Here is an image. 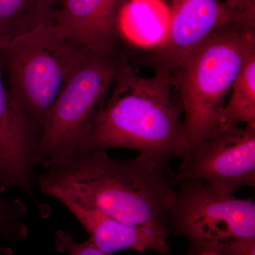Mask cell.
Here are the masks:
<instances>
[{"mask_svg":"<svg viewBox=\"0 0 255 255\" xmlns=\"http://www.w3.org/2000/svg\"><path fill=\"white\" fill-rule=\"evenodd\" d=\"M168 36L154 48L156 68L173 74L195 48L223 28L255 23V11L230 7L219 0H172Z\"/></svg>","mask_w":255,"mask_h":255,"instance_id":"obj_8","label":"cell"},{"mask_svg":"<svg viewBox=\"0 0 255 255\" xmlns=\"http://www.w3.org/2000/svg\"><path fill=\"white\" fill-rule=\"evenodd\" d=\"M184 181L204 182L228 194L255 187V127L220 129L190 149L172 176L175 187Z\"/></svg>","mask_w":255,"mask_h":255,"instance_id":"obj_7","label":"cell"},{"mask_svg":"<svg viewBox=\"0 0 255 255\" xmlns=\"http://www.w3.org/2000/svg\"><path fill=\"white\" fill-rule=\"evenodd\" d=\"M225 3L233 9L255 11L254 0H225Z\"/></svg>","mask_w":255,"mask_h":255,"instance_id":"obj_17","label":"cell"},{"mask_svg":"<svg viewBox=\"0 0 255 255\" xmlns=\"http://www.w3.org/2000/svg\"><path fill=\"white\" fill-rule=\"evenodd\" d=\"M241 124L255 127V51L248 57L233 83L221 114L220 129Z\"/></svg>","mask_w":255,"mask_h":255,"instance_id":"obj_14","label":"cell"},{"mask_svg":"<svg viewBox=\"0 0 255 255\" xmlns=\"http://www.w3.org/2000/svg\"><path fill=\"white\" fill-rule=\"evenodd\" d=\"M60 0H47L48 4H49L50 7L52 8V9L54 10L55 6L57 4V3H58V1H60Z\"/></svg>","mask_w":255,"mask_h":255,"instance_id":"obj_19","label":"cell"},{"mask_svg":"<svg viewBox=\"0 0 255 255\" xmlns=\"http://www.w3.org/2000/svg\"><path fill=\"white\" fill-rule=\"evenodd\" d=\"M127 0H60L48 21L47 33L87 51L117 52V16Z\"/></svg>","mask_w":255,"mask_h":255,"instance_id":"obj_10","label":"cell"},{"mask_svg":"<svg viewBox=\"0 0 255 255\" xmlns=\"http://www.w3.org/2000/svg\"><path fill=\"white\" fill-rule=\"evenodd\" d=\"M197 255H222L221 254H219V253H214V252H201V253H199Z\"/></svg>","mask_w":255,"mask_h":255,"instance_id":"obj_20","label":"cell"},{"mask_svg":"<svg viewBox=\"0 0 255 255\" xmlns=\"http://www.w3.org/2000/svg\"><path fill=\"white\" fill-rule=\"evenodd\" d=\"M52 13L47 0H0V46L34 31Z\"/></svg>","mask_w":255,"mask_h":255,"instance_id":"obj_13","label":"cell"},{"mask_svg":"<svg viewBox=\"0 0 255 255\" xmlns=\"http://www.w3.org/2000/svg\"><path fill=\"white\" fill-rule=\"evenodd\" d=\"M53 197L73 215L88 233L92 243L107 255L127 250L167 254L170 250L166 240L117 221L71 196L59 193Z\"/></svg>","mask_w":255,"mask_h":255,"instance_id":"obj_11","label":"cell"},{"mask_svg":"<svg viewBox=\"0 0 255 255\" xmlns=\"http://www.w3.org/2000/svg\"><path fill=\"white\" fill-rule=\"evenodd\" d=\"M89 52L50 36L43 23L0 46L9 91L40 137L47 114Z\"/></svg>","mask_w":255,"mask_h":255,"instance_id":"obj_5","label":"cell"},{"mask_svg":"<svg viewBox=\"0 0 255 255\" xmlns=\"http://www.w3.org/2000/svg\"><path fill=\"white\" fill-rule=\"evenodd\" d=\"M255 51V23L235 25L213 33L172 74L189 150L220 130L228 94Z\"/></svg>","mask_w":255,"mask_h":255,"instance_id":"obj_3","label":"cell"},{"mask_svg":"<svg viewBox=\"0 0 255 255\" xmlns=\"http://www.w3.org/2000/svg\"><path fill=\"white\" fill-rule=\"evenodd\" d=\"M39 140L11 95L0 64V193L19 189L37 202L35 156Z\"/></svg>","mask_w":255,"mask_h":255,"instance_id":"obj_9","label":"cell"},{"mask_svg":"<svg viewBox=\"0 0 255 255\" xmlns=\"http://www.w3.org/2000/svg\"><path fill=\"white\" fill-rule=\"evenodd\" d=\"M0 255H15L14 252L9 248H2L0 249Z\"/></svg>","mask_w":255,"mask_h":255,"instance_id":"obj_18","label":"cell"},{"mask_svg":"<svg viewBox=\"0 0 255 255\" xmlns=\"http://www.w3.org/2000/svg\"><path fill=\"white\" fill-rule=\"evenodd\" d=\"M168 169L144 156L114 158L107 150L77 152L36 177V187L64 194L121 222L167 241L177 189Z\"/></svg>","mask_w":255,"mask_h":255,"instance_id":"obj_1","label":"cell"},{"mask_svg":"<svg viewBox=\"0 0 255 255\" xmlns=\"http://www.w3.org/2000/svg\"><path fill=\"white\" fill-rule=\"evenodd\" d=\"M26 206L19 199L0 197V238L17 243L28 237Z\"/></svg>","mask_w":255,"mask_h":255,"instance_id":"obj_15","label":"cell"},{"mask_svg":"<svg viewBox=\"0 0 255 255\" xmlns=\"http://www.w3.org/2000/svg\"><path fill=\"white\" fill-rule=\"evenodd\" d=\"M55 245L60 253L68 255H107L97 248L90 239L78 242L70 233L59 230L55 235Z\"/></svg>","mask_w":255,"mask_h":255,"instance_id":"obj_16","label":"cell"},{"mask_svg":"<svg viewBox=\"0 0 255 255\" xmlns=\"http://www.w3.org/2000/svg\"><path fill=\"white\" fill-rule=\"evenodd\" d=\"M169 225L201 252L224 255L235 242L255 238V203L199 181L177 186Z\"/></svg>","mask_w":255,"mask_h":255,"instance_id":"obj_6","label":"cell"},{"mask_svg":"<svg viewBox=\"0 0 255 255\" xmlns=\"http://www.w3.org/2000/svg\"><path fill=\"white\" fill-rule=\"evenodd\" d=\"M171 18L163 0H127L117 16V32L133 46L155 48L167 39Z\"/></svg>","mask_w":255,"mask_h":255,"instance_id":"obj_12","label":"cell"},{"mask_svg":"<svg viewBox=\"0 0 255 255\" xmlns=\"http://www.w3.org/2000/svg\"><path fill=\"white\" fill-rule=\"evenodd\" d=\"M121 59L117 52L85 55L47 114L36 167L48 168L78 152L105 107Z\"/></svg>","mask_w":255,"mask_h":255,"instance_id":"obj_4","label":"cell"},{"mask_svg":"<svg viewBox=\"0 0 255 255\" xmlns=\"http://www.w3.org/2000/svg\"><path fill=\"white\" fill-rule=\"evenodd\" d=\"M172 87L167 69L143 78L122 57L105 107L77 152L130 149L167 169L184 158L189 141Z\"/></svg>","mask_w":255,"mask_h":255,"instance_id":"obj_2","label":"cell"}]
</instances>
